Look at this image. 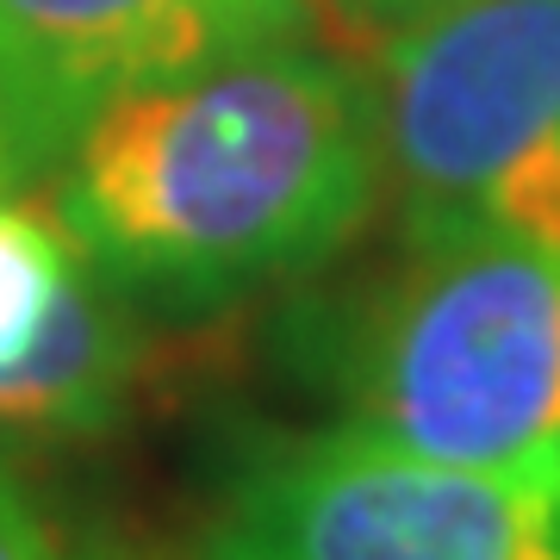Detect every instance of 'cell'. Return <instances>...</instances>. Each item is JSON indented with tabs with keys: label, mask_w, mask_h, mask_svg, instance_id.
Wrapping results in <instances>:
<instances>
[{
	"label": "cell",
	"mask_w": 560,
	"mask_h": 560,
	"mask_svg": "<svg viewBox=\"0 0 560 560\" xmlns=\"http://www.w3.org/2000/svg\"><path fill=\"white\" fill-rule=\"evenodd\" d=\"M50 175V212L88 268L175 312L318 275L386 194L368 75L305 38L131 94Z\"/></svg>",
	"instance_id": "1"
},
{
	"label": "cell",
	"mask_w": 560,
	"mask_h": 560,
	"mask_svg": "<svg viewBox=\"0 0 560 560\" xmlns=\"http://www.w3.org/2000/svg\"><path fill=\"white\" fill-rule=\"evenodd\" d=\"M349 430L455 467L560 480V249L405 243L318 349Z\"/></svg>",
	"instance_id": "2"
},
{
	"label": "cell",
	"mask_w": 560,
	"mask_h": 560,
	"mask_svg": "<svg viewBox=\"0 0 560 560\" xmlns=\"http://www.w3.org/2000/svg\"><path fill=\"white\" fill-rule=\"evenodd\" d=\"M368 57L405 243L560 249V0H460Z\"/></svg>",
	"instance_id": "3"
},
{
	"label": "cell",
	"mask_w": 560,
	"mask_h": 560,
	"mask_svg": "<svg viewBox=\"0 0 560 560\" xmlns=\"http://www.w3.org/2000/svg\"><path fill=\"white\" fill-rule=\"evenodd\" d=\"M187 560H560V480L430 460L349 423L268 436L224 474Z\"/></svg>",
	"instance_id": "4"
},
{
	"label": "cell",
	"mask_w": 560,
	"mask_h": 560,
	"mask_svg": "<svg viewBox=\"0 0 560 560\" xmlns=\"http://www.w3.org/2000/svg\"><path fill=\"white\" fill-rule=\"evenodd\" d=\"M305 32V0H0V187L50 175L131 94Z\"/></svg>",
	"instance_id": "5"
},
{
	"label": "cell",
	"mask_w": 560,
	"mask_h": 560,
	"mask_svg": "<svg viewBox=\"0 0 560 560\" xmlns=\"http://www.w3.org/2000/svg\"><path fill=\"white\" fill-rule=\"evenodd\" d=\"M143 330L57 212L0 194V436H94L125 418Z\"/></svg>",
	"instance_id": "6"
},
{
	"label": "cell",
	"mask_w": 560,
	"mask_h": 560,
	"mask_svg": "<svg viewBox=\"0 0 560 560\" xmlns=\"http://www.w3.org/2000/svg\"><path fill=\"white\" fill-rule=\"evenodd\" d=\"M0 560H101L75 523L44 499L0 436Z\"/></svg>",
	"instance_id": "7"
},
{
	"label": "cell",
	"mask_w": 560,
	"mask_h": 560,
	"mask_svg": "<svg viewBox=\"0 0 560 560\" xmlns=\"http://www.w3.org/2000/svg\"><path fill=\"white\" fill-rule=\"evenodd\" d=\"M448 7H460V0H312V13H324L342 38L368 44V50L381 38H393V32H405V25L436 20Z\"/></svg>",
	"instance_id": "8"
},
{
	"label": "cell",
	"mask_w": 560,
	"mask_h": 560,
	"mask_svg": "<svg viewBox=\"0 0 560 560\" xmlns=\"http://www.w3.org/2000/svg\"><path fill=\"white\" fill-rule=\"evenodd\" d=\"M305 7H312V0H305Z\"/></svg>",
	"instance_id": "9"
}]
</instances>
